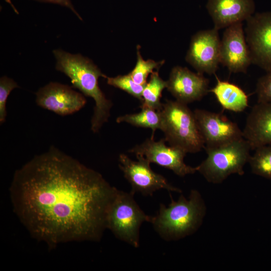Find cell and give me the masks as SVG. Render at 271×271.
I'll use <instances>...</instances> for the list:
<instances>
[{
  "instance_id": "1",
  "label": "cell",
  "mask_w": 271,
  "mask_h": 271,
  "mask_svg": "<svg viewBox=\"0 0 271 271\" xmlns=\"http://www.w3.org/2000/svg\"><path fill=\"white\" fill-rule=\"evenodd\" d=\"M117 190L98 172L54 146L17 170L10 187L21 222L50 246L99 240Z\"/></svg>"
},
{
  "instance_id": "2",
  "label": "cell",
  "mask_w": 271,
  "mask_h": 271,
  "mask_svg": "<svg viewBox=\"0 0 271 271\" xmlns=\"http://www.w3.org/2000/svg\"><path fill=\"white\" fill-rule=\"evenodd\" d=\"M57 63L56 69L67 76L73 86L95 102L91 119V129L98 132L108 121L112 102L108 99L98 84L100 77L105 78L100 69L90 59L80 54H72L61 50L53 51Z\"/></svg>"
},
{
  "instance_id": "3",
  "label": "cell",
  "mask_w": 271,
  "mask_h": 271,
  "mask_svg": "<svg viewBox=\"0 0 271 271\" xmlns=\"http://www.w3.org/2000/svg\"><path fill=\"white\" fill-rule=\"evenodd\" d=\"M168 207L161 204L151 223L164 240H177L195 232L201 225L206 213L205 202L199 191L192 190L189 199L181 195L173 199Z\"/></svg>"
},
{
  "instance_id": "4",
  "label": "cell",
  "mask_w": 271,
  "mask_h": 271,
  "mask_svg": "<svg viewBox=\"0 0 271 271\" xmlns=\"http://www.w3.org/2000/svg\"><path fill=\"white\" fill-rule=\"evenodd\" d=\"M161 130L170 146L186 153H195L204 149V142L194 114L184 104L166 100L163 104Z\"/></svg>"
},
{
  "instance_id": "5",
  "label": "cell",
  "mask_w": 271,
  "mask_h": 271,
  "mask_svg": "<svg viewBox=\"0 0 271 271\" xmlns=\"http://www.w3.org/2000/svg\"><path fill=\"white\" fill-rule=\"evenodd\" d=\"M251 150L243 138L221 146L206 150L207 158L197 167L199 172L208 182L219 184L231 174L242 175L248 162Z\"/></svg>"
},
{
  "instance_id": "6",
  "label": "cell",
  "mask_w": 271,
  "mask_h": 271,
  "mask_svg": "<svg viewBox=\"0 0 271 271\" xmlns=\"http://www.w3.org/2000/svg\"><path fill=\"white\" fill-rule=\"evenodd\" d=\"M134 194L117 190L108 208L106 228L118 239L134 247L140 245V229L145 222H151L133 198Z\"/></svg>"
},
{
  "instance_id": "7",
  "label": "cell",
  "mask_w": 271,
  "mask_h": 271,
  "mask_svg": "<svg viewBox=\"0 0 271 271\" xmlns=\"http://www.w3.org/2000/svg\"><path fill=\"white\" fill-rule=\"evenodd\" d=\"M137 161L130 159L124 154L119 156V167L131 187V192L152 196L157 190L165 189L181 193V190L171 185L162 175L155 172L150 163L142 156H136Z\"/></svg>"
},
{
  "instance_id": "8",
  "label": "cell",
  "mask_w": 271,
  "mask_h": 271,
  "mask_svg": "<svg viewBox=\"0 0 271 271\" xmlns=\"http://www.w3.org/2000/svg\"><path fill=\"white\" fill-rule=\"evenodd\" d=\"M252 64L271 69V11L257 13L246 21L244 30Z\"/></svg>"
},
{
  "instance_id": "9",
  "label": "cell",
  "mask_w": 271,
  "mask_h": 271,
  "mask_svg": "<svg viewBox=\"0 0 271 271\" xmlns=\"http://www.w3.org/2000/svg\"><path fill=\"white\" fill-rule=\"evenodd\" d=\"M166 142L165 139L155 141L151 137L130 149L128 152L136 156L143 157L150 163L168 169L180 177L197 172V167H191L185 163L184 160L187 153L179 148L167 146Z\"/></svg>"
},
{
  "instance_id": "10",
  "label": "cell",
  "mask_w": 271,
  "mask_h": 271,
  "mask_svg": "<svg viewBox=\"0 0 271 271\" xmlns=\"http://www.w3.org/2000/svg\"><path fill=\"white\" fill-rule=\"evenodd\" d=\"M220 45L218 30L200 31L191 38L186 60L198 73L214 75L220 64Z\"/></svg>"
},
{
  "instance_id": "11",
  "label": "cell",
  "mask_w": 271,
  "mask_h": 271,
  "mask_svg": "<svg viewBox=\"0 0 271 271\" xmlns=\"http://www.w3.org/2000/svg\"><path fill=\"white\" fill-rule=\"evenodd\" d=\"M194 114L203 138L205 150L215 148L243 138L235 122L220 113L196 109Z\"/></svg>"
},
{
  "instance_id": "12",
  "label": "cell",
  "mask_w": 271,
  "mask_h": 271,
  "mask_svg": "<svg viewBox=\"0 0 271 271\" xmlns=\"http://www.w3.org/2000/svg\"><path fill=\"white\" fill-rule=\"evenodd\" d=\"M220 63L234 73H246L252 64L242 23L225 28L220 40Z\"/></svg>"
},
{
  "instance_id": "13",
  "label": "cell",
  "mask_w": 271,
  "mask_h": 271,
  "mask_svg": "<svg viewBox=\"0 0 271 271\" xmlns=\"http://www.w3.org/2000/svg\"><path fill=\"white\" fill-rule=\"evenodd\" d=\"M36 94L38 106L61 116L79 111L86 103L81 93L58 82H50L40 88Z\"/></svg>"
},
{
  "instance_id": "14",
  "label": "cell",
  "mask_w": 271,
  "mask_h": 271,
  "mask_svg": "<svg viewBox=\"0 0 271 271\" xmlns=\"http://www.w3.org/2000/svg\"><path fill=\"white\" fill-rule=\"evenodd\" d=\"M168 90L176 100L187 104L201 100L209 92V80L186 67H174L167 81Z\"/></svg>"
},
{
  "instance_id": "15",
  "label": "cell",
  "mask_w": 271,
  "mask_h": 271,
  "mask_svg": "<svg viewBox=\"0 0 271 271\" xmlns=\"http://www.w3.org/2000/svg\"><path fill=\"white\" fill-rule=\"evenodd\" d=\"M206 8L219 30L246 21L254 14L255 4L253 0H208Z\"/></svg>"
},
{
  "instance_id": "16",
  "label": "cell",
  "mask_w": 271,
  "mask_h": 271,
  "mask_svg": "<svg viewBox=\"0 0 271 271\" xmlns=\"http://www.w3.org/2000/svg\"><path fill=\"white\" fill-rule=\"evenodd\" d=\"M242 134L251 150L271 145V102H257L252 107Z\"/></svg>"
},
{
  "instance_id": "17",
  "label": "cell",
  "mask_w": 271,
  "mask_h": 271,
  "mask_svg": "<svg viewBox=\"0 0 271 271\" xmlns=\"http://www.w3.org/2000/svg\"><path fill=\"white\" fill-rule=\"evenodd\" d=\"M217 82L215 86L209 89L221 106L225 109L236 112H242L248 106V96L238 86L226 81L220 80L214 74Z\"/></svg>"
},
{
  "instance_id": "18",
  "label": "cell",
  "mask_w": 271,
  "mask_h": 271,
  "mask_svg": "<svg viewBox=\"0 0 271 271\" xmlns=\"http://www.w3.org/2000/svg\"><path fill=\"white\" fill-rule=\"evenodd\" d=\"M140 112L118 116L117 123L126 122L137 127L150 128L152 130V138L157 129H161L162 116L160 110L143 107Z\"/></svg>"
},
{
  "instance_id": "19",
  "label": "cell",
  "mask_w": 271,
  "mask_h": 271,
  "mask_svg": "<svg viewBox=\"0 0 271 271\" xmlns=\"http://www.w3.org/2000/svg\"><path fill=\"white\" fill-rule=\"evenodd\" d=\"M167 85V81L163 80L158 72H153L143 91L141 107L161 110L163 104L161 102L162 93Z\"/></svg>"
},
{
  "instance_id": "20",
  "label": "cell",
  "mask_w": 271,
  "mask_h": 271,
  "mask_svg": "<svg viewBox=\"0 0 271 271\" xmlns=\"http://www.w3.org/2000/svg\"><path fill=\"white\" fill-rule=\"evenodd\" d=\"M254 150L248 162L252 173L271 180V145L262 146Z\"/></svg>"
},
{
  "instance_id": "21",
  "label": "cell",
  "mask_w": 271,
  "mask_h": 271,
  "mask_svg": "<svg viewBox=\"0 0 271 271\" xmlns=\"http://www.w3.org/2000/svg\"><path fill=\"white\" fill-rule=\"evenodd\" d=\"M163 63L164 61L156 62L151 59L145 60L141 55L140 50L138 49L137 63L129 74L136 83L145 85L149 75L154 72V69H159Z\"/></svg>"
},
{
  "instance_id": "22",
  "label": "cell",
  "mask_w": 271,
  "mask_h": 271,
  "mask_svg": "<svg viewBox=\"0 0 271 271\" xmlns=\"http://www.w3.org/2000/svg\"><path fill=\"white\" fill-rule=\"evenodd\" d=\"M108 85L121 89L134 97L142 101V93L145 85L136 83L129 74L124 75H118L114 77L106 76Z\"/></svg>"
},
{
  "instance_id": "23",
  "label": "cell",
  "mask_w": 271,
  "mask_h": 271,
  "mask_svg": "<svg viewBox=\"0 0 271 271\" xmlns=\"http://www.w3.org/2000/svg\"><path fill=\"white\" fill-rule=\"evenodd\" d=\"M19 87L17 83L12 79L6 76L0 79V123H4L7 115L6 103L11 92Z\"/></svg>"
},
{
  "instance_id": "24",
  "label": "cell",
  "mask_w": 271,
  "mask_h": 271,
  "mask_svg": "<svg viewBox=\"0 0 271 271\" xmlns=\"http://www.w3.org/2000/svg\"><path fill=\"white\" fill-rule=\"evenodd\" d=\"M255 92L257 102H271V69L258 78Z\"/></svg>"
},
{
  "instance_id": "25",
  "label": "cell",
  "mask_w": 271,
  "mask_h": 271,
  "mask_svg": "<svg viewBox=\"0 0 271 271\" xmlns=\"http://www.w3.org/2000/svg\"><path fill=\"white\" fill-rule=\"evenodd\" d=\"M42 2L53 3L58 4L69 8L78 18L82 20L81 18L75 11L70 0H36Z\"/></svg>"
},
{
  "instance_id": "26",
  "label": "cell",
  "mask_w": 271,
  "mask_h": 271,
  "mask_svg": "<svg viewBox=\"0 0 271 271\" xmlns=\"http://www.w3.org/2000/svg\"><path fill=\"white\" fill-rule=\"evenodd\" d=\"M5 1L8 3V4H9L11 7H12V8L13 9V10H14V11L17 14H19V12L17 10V9L15 8V6L13 5V4L11 2V0H5Z\"/></svg>"
}]
</instances>
